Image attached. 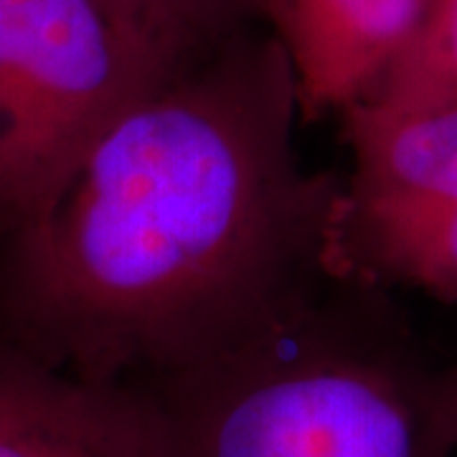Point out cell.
<instances>
[{
	"instance_id": "7",
	"label": "cell",
	"mask_w": 457,
	"mask_h": 457,
	"mask_svg": "<svg viewBox=\"0 0 457 457\" xmlns=\"http://www.w3.org/2000/svg\"><path fill=\"white\" fill-rule=\"evenodd\" d=\"M333 267L338 275L411 287L457 308V201L392 219L336 216Z\"/></svg>"
},
{
	"instance_id": "9",
	"label": "cell",
	"mask_w": 457,
	"mask_h": 457,
	"mask_svg": "<svg viewBox=\"0 0 457 457\" xmlns=\"http://www.w3.org/2000/svg\"><path fill=\"white\" fill-rule=\"evenodd\" d=\"M369 99L394 107L457 104V0H432L425 23Z\"/></svg>"
},
{
	"instance_id": "8",
	"label": "cell",
	"mask_w": 457,
	"mask_h": 457,
	"mask_svg": "<svg viewBox=\"0 0 457 457\" xmlns=\"http://www.w3.org/2000/svg\"><path fill=\"white\" fill-rule=\"evenodd\" d=\"M170 64H186L257 21V0H99Z\"/></svg>"
},
{
	"instance_id": "4",
	"label": "cell",
	"mask_w": 457,
	"mask_h": 457,
	"mask_svg": "<svg viewBox=\"0 0 457 457\" xmlns=\"http://www.w3.org/2000/svg\"><path fill=\"white\" fill-rule=\"evenodd\" d=\"M432 0H257L290 59L300 117L318 122L369 99L425 23Z\"/></svg>"
},
{
	"instance_id": "3",
	"label": "cell",
	"mask_w": 457,
	"mask_h": 457,
	"mask_svg": "<svg viewBox=\"0 0 457 457\" xmlns=\"http://www.w3.org/2000/svg\"><path fill=\"white\" fill-rule=\"evenodd\" d=\"M170 64L99 0H0V237L33 221Z\"/></svg>"
},
{
	"instance_id": "2",
	"label": "cell",
	"mask_w": 457,
	"mask_h": 457,
	"mask_svg": "<svg viewBox=\"0 0 457 457\" xmlns=\"http://www.w3.org/2000/svg\"><path fill=\"white\" fill-rule=\"evenodd\" d=\"M333 275L257 336L128 386L147 457H457V361Z\"/></svg>"
},
{
	"instance_id": "6",
	"label": "cell",
	"mask_w": 457,
	"mask_h": 457,
	"mask_svg": "<svg viewBox=\"0 0 457 457\" xmlns=\"http://www.w3.org/2000/svg\"><path fill=\"white\" fill-rule=\"evenodd\" d=\"M353 155L343 219H392L457 201V104L394 107L363 99L341 114Z\"/></svg>"
},
{
	"instance_id": "5",
	"label": "cell",
	"mask_w": 457,
	"mask_h": 457,
	"mask_svg": "<svg viewBox=\"0 0 457 457\" xmlns=\"http://www.w3.org/2000/svg\"><path fill=\"white\" fill-rule=\"evenodd\" d=\"M0 457H147L135 399L0 336Z\"/></svg>"
},
{
	"instance_id": "1",
	"label": "cell",
	"mask_w": 457,
	"mask_h": 457,
	"mask_svg": "<svg viewBox=\"0 0 457 457\" xmlns=\"http://www.w3.org/2000/svg\"><path fill=\"white\" fill-rule=\"evenodd\" d=\"M290 59L252 21L102 132L3 237L0 336L128 384L257 336L336 275L343 180L303 163Z\"/></svg>"
}]
</instances>
